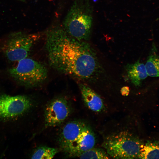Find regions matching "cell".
I'll list each match as a JSON object with an SVG mask.
<instances>
[{
	"label": "cell",
	"instance_id": "1",
	"mask_svg": "<svg viewBox=\"0 0 159 159\" xmlns=\"http://www.w3.org/2000/svg\"><path fill=\"white\" fill-rule=\"evenodd\" d=\"M45 48L51 66L61 73L83 80L95 81L102 69L96 52L86 41L56 26L46 33Z\"/></svg>",
	"mask_w": 159,
	"mask_h": 159
},
{
	"label": "cell",
	"instance_id": "2",
	"mask_svg": "<svg viewBox=\"0 0 159 159\" xmlns=\"http://www.w3.org/2000/svg\"><path fill=\"white\" fill-rule=\"evenodd\" d=\"M92 18L83 3L75 0L67 13L63 22V28L70 35L80 40L90 39Z\"/></svg>",
	"mask_w": 159,
	"mask_h": 159
},
{
	"label": "cell",
	"instance_id": "3",
	"mask_svg": "<svg viewBox=\"0 0 159 159\" xmlns=\"http://www.w3.org/2000/svg\"><path fill=\"white\" fill-rule=\"evenodd\" d=\"M142 144L132 133L123 131L106 137L102 146L112 158L133 159L138 158Z\"/></svg>",
	"mask_w": 159,
	"mask_h": 159
},
{
	"label": "cell",
	"instance_id": "4",
	"mask_svg": "<svg viewBox=\"0 0 159 159\" xmlns=\"http://www.w3.org/2000/svg\"><path fill=\"white\" fill-rule=\"evenodd\" d=\"M17 65L9 70L10 75L18 83L28 87H36L47 77L46 67L41 63L25 58L18 61Z\"/></svg>",
	"mask_w": 159,
	"mask_h": 159
},
{
	"label": "cell",
	"instance_id": "5",
	"mask_svg": "<svg viewBox=\"0 0 159 159\" xmlns=\"http://www.w3.org/2000/svg\"><path fill=\"white\" fill-rule=\"evenodd\" d=\"M39 36L37 34L22 31L12 32L6 38L2 46V51L9 61H18L27 57Z\"/></svg>",
	"mask_w": 159,
	"mask_h": 159
},
{
	"label": "cell",
	"instance_id": "6",
	"mask_svg": "<svg viewBox=\"0 0 159 159\" xmlns=\"http://www.w3.org/2000/svg\"><path fill=\"white\" fill-rule=\"evenodd\" d=\"M32 105L31 99L26 96L2 95H0V119L21 116L27 111Z\"/></svg>",
	"mask_w": 159,
	"mask_h": 159
},
{
	"label": "cell",
	"instance_id": "7",
	"mask_svg": "<svg viewBox=\"0 0 159 159\" xmlns=\"http://www.w3.org/2000/svg\"><path fill=\"white\" fill-rule=\"evenodd\" d=\"M71 112L67 101L63 98L54 99L45 106L44 110L45 128L58 125L67 118Z\"/></svg>",
	"mask_w": 159,
	"mask_h": 159
},
{
	"label": "cell",
	"instance_id": "8",
	"mask_svg": "<svg viewBox=\"0 0 159 159\" xmlns=\"http://www.w3.org/2000/svg\"><path fill=\"white\" fill-rule=\"evenodd\" d=\"M85 124L79 120L72 121L67 123L62 128L58 141L61 148L66 154L77 138Z\"/></svg>",
	"mask_w": 159,
	"mask_h": 159
},
{
	"label": "cell",
	"instance_id": "9",
	"mask_svg": "<svg viewBox=\"0 0 159 159\" xmlns=\"http://www.w3.org/2000/svg\"><path fill=\"white\" fill-rule=\"evenodd\" d=\"M96 143L94 134L86 123L76 140L72 144L67 155L77 157L82 153L93 148Z\"/></svg>",
	"mask_w": 159,
	"mask_h": 159
},
{
	"label": "cell",
	"instance_id": "10",
	"mask_svg": "<svg viewBox=\"0 0 159 159\" xmlns=\"http://www.w3.org/2000/svg\"><path fill=\"white\" fill-rule=\"evenodd\" d=\"M83 100L85 104L91 110L100 112L105 108L102 99L94 90L85 84L79 85Z\"/></svg>",
	"mask_w": 159,
	"mask_h": 159
},
{
	"label": "cell",
	"instance_id": "11",
	"mask_svg": "<svg viewBox=\"0 0 159 159\" xmlns=\"http://www.w3.org/2000/svg\"><path fill=\"white\" fill-rule=\"evenodd\" d=\"M125 69L131 82L136 87L140 86L142 81L148 76L145 65L139 59L134 63L127 64Z\"/></svg>",
	"mask_w": 159,
	"mask_h": 159
},
{
	"label": "cell",
	"instance_id": "12",
	"mask_svg": "<svg viewBox=\"0 0 159 159\" xmlns=\"http://www.w3.org/2000/svg\"><path fill=\"white\" fill-rule=\"evenodd\" d=\"M155 46H153L149 54L145 64L148 75L159 77V54Z\"/></svg>",
	"mask_w": 159,
	"mask_h": 159
},
{
	"label": "cell",
	"instance_id": "13",
	"mask_svg": "<svg viewBox=\"0 0 159 159\" xmlns=\"http://www.w3.org/2000/svg\"><path fill=\"white\" fill-rule=\"evenodd\" d=\"M138 158L159 159V141L142 144Z\"/></svg>",
	"mask_w": 159,
	"mask_h": 159
},
{
	"label": "cell",
	"instance_id": "14",
	"mask_svg": "<svg viewBox=\"0 0 159 159\" xmlns=\"http://www.w3.org/2000/svg\"><path fill=\"white\" fill-rule=\"evenodd\" d=\"M57 149L46 146H40L34 151L32 159H52L58 153Z\"/></svg>",
	"mask_w": 159,
	"mask_h": 159
},
{
	"label": "cell",
	"instance_id": "15",
	"mask_svg": "<svg viewBox=\"0 0 159 159\" xmlns=\"http://www.w3.org/2000/svg\"><path fill=\"white\" fill-rule=\"evenodd\" d=\"M77 157L81 159H108L110 156L103 150L93 148L80 154Z\"/></svg>",
	"mask_w": 159,
	"mask_h": 159
},
{
	"label": "cell",
	"instance_id": "16",
	"mask_svg": "<svg viewBox=\"0 0 159 159\" xmlns=\"http://www.w3.org/2000/svg\"><path fill=\"white\" fill-rule=\"evenodd\" d=\"M130 92L129 87L127 86H124L121 89L120 92L122 95L124 96H127Z\"/></svg>",
	"mask_w": 159,
	"mask_h": 159
}]
</instances>
